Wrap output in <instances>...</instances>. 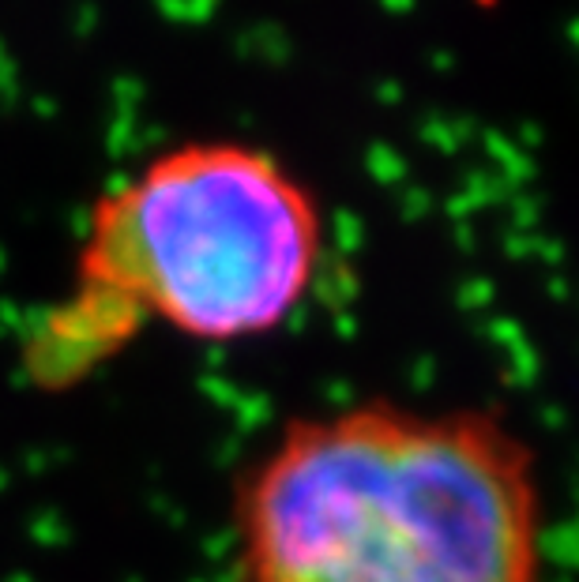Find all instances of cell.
I'll list each match as a JSON object with an SVG mask.
<instances>
[{"instance_id": "1", "label": "cell", "mask_w": 579, "mask_h": 582, "mask_svg": "<svg viewBox=\"0 0 579 582\" xmlns=\"http://www.w3.org/2000/svg\"><path fill=\"white\" fill-rule=\"evenodd\" d=\"M245 582H542V485L489 410L290 421L237 492Z\"/></svg>"}, {"instance_id": "2", "label": "cell", "mask_w": 579, "mask_h": 582, "mask_svg": "<svg viewBox=\"0 0 579 582\" xmlns=\"http://www.w3.org/2000/svg\"><path fill=\"white\" fill-rule=\"evenodd\" d=\"M324 226L267 151L185 143L94 203L83 290L196 342L279 331L309 297Z\"/></svg>"}]
</instances>
